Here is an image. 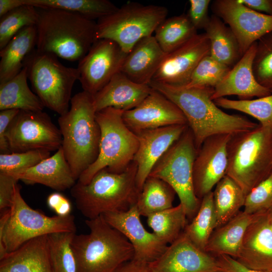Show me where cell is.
<instances>
[{"label":"cell","instance_id":"cell-10","mask_svg":"<svg viewBox=\"0 0 272 272\" xmlns=\"http://www.w3.org/2000/svg\"><path fill=\"white\" fill-rule=\"evenodd\" d=\"M168 13L164 6L128 2L97 20L96 38L111 40L128 53L139 40L152 35Z\"/></svg>","mask_w":272,"mask_h":272},{"label":"cell","instance_id":"cell-32","mask_svg":"<svg viewBox=\"0 0 272 272\" xmlns=\"http://www.w3.org/2000/svg\"><path fill=\"white\" fill-rule=\"evenodd\" d=\"M24 4L37 8L59 9L81 15L94 21L118 9L108 0H24Z\"/></svg>","mask_w":272,"mask_h":272},{"label":"cell","instance_id":"cell-34","mask_svg":"<svg viewBox=\"0 0 272 272\" xmlns=\"http://www.w3.org/2000/svg\"><path fill=\"white\" fill-rule=\"evenodd\" d=\"M196 34L197 30L187 15L182 14L164 20L155 30L154 37L162 50L168 54Z\"/></svg>","mask_w":272,"mask_h":272},{"label":"cell","instance_id":"cell-24","mask_svg":"<svg viewBox=\"0 0 272 272\" xmlns=\"http://www.w3.org/2000/svg\"><path fill=\"white\" fill-rule=\"evenodd\" d=\"M10 175L26 184H40L58 191L71 188L77 180L61 147L33 167Z\"/></svg>","mask_w":272,"mask_h":272},{"label":"cell","instance_id":"cell-1","mask_svg":"<svg viewBox=\"0 0 272 272\" xmlns=\"http://www.w3.org/2000/svg\"><path fill=\"white\" fill-rule=\"evenodd\" d=\"M149 85L182 112L193 135L197 151L210 137L218 134L233 136L259 125L244 116L222 111L211 98L213 88H187L153 81Z\"/></svg>","mask_w":272,"mask_h":272},{"label":"cell","instance_id":"cell-4","mask_svg":"<svg viewBox=\"0 0 272 272\" xmlns=\"http://www.w3.org/2000/svg\"><path fill=\"white\" fill-rule=\"evenodd\" d=\"M137 165L133 161L122 172L104 169L87 184L79 181L71 188L78 209L87 219L105 213L128 210L140 193L136 185Z\"/></svg>","mask_w":272,"mask_h":272},{"label":"cell","instance_id":"cell-37","mask_svg":"<svg viewBox=\"0 0 272 272\" xmlns=\"http://www.w3.org/2000/svg\"><path fill=\"white\" fill-rule=\"evenodd\" d=\"M220 107L240 111L255 118L262 126L272 129V94L248 100H231L225 97L214 100Z\"/></svg>","mask_w":272,"mask_h":272},{"label":"cell","instance_id":"cell-13","mask_svg":"<svg viewBox=\"0 0 272 272\" xmlns=\"http://www.w3.org/2000/svg\"><path fill=\"white\" fill-rule=\"evenodd\" d=\"M114 41L96 39L77 69L83 91L94 96L120 72L127 55Z\"/></svg>","mask_w":272,"mask_h":272},{"label":"cell","instance_id":"cell-30","mask_svg":"<svg viewBox=\"0 0 272 272\" xmlns=\"http://www.w3.org/2000/svg\"><path fill=\"white\" fill-rule=\"evenodd\" d=\"M25 67L12 79L0 84V110L15 109L43 111V104L27 83Z\"/></svg>","mask_w":272,"mask_h":272},{"label":"cell","instance_id":"cell-3","mask_svg":"<svg viewBox=\"0 0 272 272\" xmlns=\"http://www.w3.org/2000/svg\"><path fill=\"white\" fill-rule=\"evenodd\" d=\"M70 103V108L59 116L58 123L61 147L74 177L78 180L98 156L100 129L92 95L83 91L73 96Z\"/></svg>","mask_w":272,"mask_h":272},{"label":"cell","instance_id":"cell-2","mask_svg":"<svg viewBox=\"0 0 272 272\" xmlns=\"http://www.w3.org/2000/svg\"><path fill=\"white\" fill-rule=\"evenodd\" d=\"M37 9L36 49L69 61L81 60L96 40V22L61 10Z\"/></svg>","mask_w":272,"mask_h":272},{"label":"cell","instance_id":"cell-8","mask_svg":"<svg viewBox=\"0 0 272 272\" xmlns=\"http://www.w3.org/2000/svg\"><path fill=\"white\" fill-rule=\"evenodd\" d=\"M124 111L108 107L96 112V119L100 129L98 156L85 170L78 181L89 183L100 170L119 173L133 161L139 147L136 133L125 124L122 117Z\"/></svg>","mask_w":272,"mask_h":272},{"label":"cell","instance_id":"cell-12","mask_svg":"<svg viewBox=\"0 0 272 272\" xmlns=\"http://www.w3.org/2000/svg\"><path fill=\"white\" fill-rule=\"evenodd\" d=\"M7 138L11 153L51 152L62 144L59 128L43 111L20 110L8 127Z\"/></svg>","mask_w":272,"mask_h":272},{"label":"cell","instance_id":"cell-9","mask_svg":"<svg viewBox=\"0 0 272 272\" xmlns=\"http://www.w3.org/2000/svg\"><path fill=\"white\" fill-rule=\"evenodd\" d=\"M23 64L33 92L44 107L59 115L66 112L73 86L79 79L77 67L66 66L55 55L36 48L27 56Z\"/></svg>","mask_w":272,"mask_h":272},{"label":"cell","instance_id":"cell-18","mask_svg":"<svg viewBox=\"0 0 272 272\" xmlns=\"http://www.w3.org/2000/svg\"><path fill=\"white\" fill-rule=\"evenodd\" d=\"M122 117L126 126L136 134L146 130L187 124V120L180 109L153 88L139 105L124 111Z\"/></svg>","mask_w":272,"mask_h":272},{"label":"cell","instance_id":"cell-29","mask_svg":"<svg viewBox=\"0 0 272 272\" xmlns=\"http://www.w3.org/2000/svg\"><path fill=\"white\" fill-rule=\"evenodd\" d=\"M210 42V55L220 62L233 66L241 57L238 41L229 26L215 15L204 29Z\"/></svg>","mask_w":272,"mask_h":272},{"label":"cell","instance_id":"cell-49","mask_svg":"<svg viewBox=\"0 0 272 272\" xmlns=\"http://www.w3.org/2000/svg\"><path fill=\"white\" fill-rule=\"evenodd\" d=\"M250 9L272 16V0H239Z\"/></svg>","mask_w":272,"mask_h":272},{"label":"cell","instance_id":"cell-41","mask_svg":"<svg viewBox=\"0 0 272 272\" xmlns=\"http://www.w3.org/2000/svg\"><path fill=\"white\" fill-rule=\"evenodd\" d=\"M252 69L258 83L272 91V32L257 41Z\"/></svg>","mask_w":272,"mask_h":272},{"label":"cell","instance_id":"cell-50","mask_svg":"<svg viewBox=\"0 0 272 272\" xmlns=\"http://www.w3.org/2000/svg\"><path fill=\"white\" fill-rule=\"evenodd\" d=\"M115 272H154L148 263L133 258L121 265Z\"/></svg>","mask_w":272,"mask_h":272},{"label":"cell","instance_id":"cell-20","mask_svg":"<svg viewBox=\"0 0 272 272\" xmlns=\"http://www.w3.org/2000/svg\"><path fill=\"white\" fill-rule=\"evenodd\" d=\"M188 127L174 125L137 133L139 144L133 161L137 165L136 185L140 192L155 165Z\"/></svg>","mask_w":272,"mask_h":272},{"label":"cell","instance_id":"cell-31","mask_svg":"<svg viewBox=\"0 0 272 272\" xmlns=\"http://www.w3.org/2000/svg\"><path fill=\"white\" fill-rule=\"evenodd\" d=\"M213 193L217 228L241 211L246 195L240 186L226 175L216 184Z\"/></svg>","mask_w":272,"mask_h":272},{"label":"cell","instance_id":"cell-45","mask_svg":"<svg viewBox=\"0 0 272 272\" xmlns=\"http://www.w3.org/2000/svg\"><path fill=\"white\" fill-rule=\"evenodd\" d=\"M18 180L13 176L0 172V210L10 208Z\"/></svg>","mask_w":272,"mask_h":272},{"label":"cell","instance_id":"cell-39","mask_svg":"<svg viewBox=\"0 0 272 272\" xmlns=\"http://www.w3.org/2000/svg\"><path fill=\"white\" fill-rule=\"evenodd\" d=\"M76 232H62L48 235L53 272H76V263L71 246Z\"/></svg>","mask_w":272,"mask_h":272},{"label":"cell","instance_id":"cell-35","mask_svg":"<svg viewBox=\"0 0 272 272\" xmlns=\"http://www.w3.org/2000/svg\"><path fill=\"white\" fill-rule=\"evenodd\" d=\"M147 218V224L153 233L167 245L177 239L188 224V219L180 203Z\"/></svg>","mask_w":272,"mask_h":272},{"label":"cell","instance_id":"cell-15","mask_svg":"<svg viewBox=\"0 0 272 272\" xmlns=\"http://www.w3.org/2000/svg\"><path fill=\"white\" fill-rule=\"evenodd\" d=\"M231 137L230 134L210 137L197 151L193 167V181L195 195L200 200L226 175L228 145Z\"/></svg>","mask_w":272,"mask_h":272},{"label":"cell","instance_id":"cell-25","mask_svg":"<svg viewBox=\"0 0 272 272\" xmlns=\"http://www.w3.org/2000/svg\"><path fill=\"white\" fill-rule=\"evenodd\" d=\"M166 54L154 36L143 38L127 54L120 72L136 83L149 85Z\"/></svg>","mask_w":272,"mask_h":272},{"label":"cell","instance_id":"cell-26","mask_svg":"<svg viewBox=\"0 0 272 272\" xmlns=\"http://www.w3.org/2000/svg\"><path fill=\"white\" fill-rule=\"evenodd\" d=\"M0 272H53L48 235L33 238L0 258Z\"/></svg>","mask_w":272,"mask_h":272},{"label":"cell","instance_id":"cell-6","mask_svg":"<svg viewBox=\"0 0 272 272\" xmlns=\"http://www.w3.org/2000/svg\"><path fill=\"white\" fill-rule=\"evenodd\" d=\"M20 190L17 184L10 208L1 211L0 258L33 238L57 232H76L74 216H46L31 208Z\"/></svg>","mask_w":272,"mask_h":272},{"label":"cell","instance_id":"cell-23","mask_svg":"<svg viewBox=\"0 0 272 272\" xmlns=\"http://www.w3.org/2000/svg\"><path fill=\"white\" fill-rule=\"evenodd\" d=\"M152 89L149 85L136 83L120 72L93 96V104L96 112L108 107L129 110L139 105Z\"/></svg>","mask_w":272,"mask_h":272},{"label":"cell","instance_id":"cell-7","mask_svg":"<svg viewBox=\"0 0 272 272\" xmlns=\"http://www.w3.org/2000/svg\"><path fill=\"white\" fill-rule=\"evenodd\" d=\"M226 175L246 195L272 173V129L259 124L232 136L228 145Z\"/></svg>","mask_w":272,"mask_h":272},{"label":"cell","instance_id":"cell-21","mask_svg":"<svg viewBox=\"0 0 272 272\" xmlns=\"http://www.w3.org/2000/svg\"><path fill=\"white\" fill-rule=\"evenodd\" d=\"M254 43L231 68L220 83L214 89L212 99L236 95L240 100L262 97L272 91L258 83L254 75L252 65L256 49Z\"/></svg>","mask_w":272,"mask_h":272},{"label":"cell","instance_id":"cell-38","mask_svg":"<svg viewBox=\"0 0 272 272\" xmlns=\"http://www.w3.org/2000/svg\"><path fill=\"white\" fill-rule=\"evenodd\" d=\"M38 17L36 8L24 4L0 17V50L22 29L36 26Z\"/></svg>","mask_w":272,"mask_h":272},{"label":"cell","instance_id":"cell-47","mask_svg":"<svg viewBox=\"0 0 272 272\" xmlns=\"http://www.w3.org/2000/svg\"><path fill=\"white\" fill-rule=\"evenodd\" d=\"M46 203L57 216H66L71 214L72 205L70 200L59 192L50 194L47 197Z\"/></svg>","mask_w":272,"mask_h":272},{"label":"cell","instance_id":"cell-51","mask_svg":"<svg viewBox=\"0 0 272 272\" xmlns=\"http://www.w3.org/2000/svg\"><path fill=\"white\" fill-rule=\"evenodd\" d=\"M24 5V0H0V17Z\"/></svg>","mask_w":272,"mask_h":272},{"label":"cell","instance_id":"cell-48","mask_svg":"<svg viewBox=\"0 0 272 272\" xmlns=\"http://www.w3.org/2000/svg\"><path fill=\"white\" fill-rule=\"evenodd\" d=\"M216 259L221 272H272L248 268L235 259L225 255L218 256L216 257Z\"/></svg>","mask_w":272,"mask_h":272},{"label":"cell","instance_id":"cell-19","mask_svg":"<svg viewBox=\"0 0 272 272\" xmlns=\"http://www.w3.org/2000/svg\"><path fill=\"white\" fill-rule=\"evenodd\" d=\"M148 264L154 272H221L216 257L197 247L183 231Z\"/></svg>","mask_w":272,"mask_h":272},{"label":"cell","instance_id":"cell-46","mask_svg":"<svg viewBox=\"0 0 272 272\" xmlns=\"http://www.w3.org/2000/svg\"><path fill=\"white\" fill-rule=\"evenodd\" d=\"M0 111V152L1 154L10 153L7 132L10 123L20 110L9 109Z\"/></svg>","mask_w":272,"mask_h":272},{"label":"cell","instance_id":"cell-42","mask_svg":"<svg viewBox=\"0 0 272 272\" xmlns=\"http://www.w3.org/2000/svg\"><path fill=\"white\" fill-rule=\"evenodd\" d=\"M50 152L33 151L0 154V172L14 174L25 171L49 157Z\"/></svg>","mask_w":272,"mask_h":272},{"label":"cell","instance_id":"cell-16","mask_svg":"<svg viewBox=\"0 0 272 272\" xmlns=\"http://www.w3.org/2000/svg\"><path fill=\"white\" fill-rule=\"evenodd\" d=\"M210 52V45L207 34H196L166 54L152 81L173 86H185L198 63Z\"/></svg>","mask_w":272,"mask_h":272},{"label":"cell","instance_id":"cell-22","mask_svg":"<svg viewBox=\"0 0 272 272\" xmlns=\"http://www.w3.org/2000/svg\"><path fill=\"white\" fill-rule=\"evenodd\" d=\"M235 259L251 269L272 271V230L266 212L247 227Z\"/></svg>","mask_w":272,"mask_h":272},{"label":"cell","instance_id":"cell-5","mask_svg":"<svg viewBox=\"0 0 272 272\" xmlns=\"http://www.w3.org/2000/svg\"><path fill=\"white\" fill-rule=\"evenodd\" d=\"M85 223L89 232L75 234L71 242L76 272H115L133 258L131 244L102 215L87 219Z\"/></svg>","mask_w":272,"mask_h":272},{"label":"cell","instance_id":"cell-36","mask_svg":"<svg viewBox=\"0 0 272 272\" xmlns=\"http://www.w3.org/2000/svg\"><path fill=\"white\" fill-rule=\"evenodd\" d=\"M216 227V217L212 191L201 199L195 216L185 226L183 232L194 245L205 251Z\"/></svg>","mask_w":272,"mask_h":272},{"label":"cell","instance_id":"cell-33","mask_svg":"<svg viewBox=\"0 0 272 272\" xmlns=\"http://www.w3.org/2000/svg\"><path fill=\"white\" fill-rule=\"evenodd\" d=\"M176 192L164 181L152 176L146 180L136 202L141 216H148L172 208Z\"/></svg>","mask_w":272,"mask_h":272},{"label":"cell","instance_id":"cell-14","mask_svg":"<svg viewBox=\"0 0 272 272\" xmlns=\"http://www.w3.org/2000/svg\"><path fill=\"white\" fill-rule=\"evenodd\" d=\"M211 9L234 34L242 56L254 43L272 32V16L256 12L239 0H216Z\"/></svg>","mask_w":272,"mask_h":272},{"label":"cell","instance_id":"cell-43","mask_svg":"<svg viewBox=\"0 0 272 272\" xmlns=\"http://www.w3.org/2000/svg\"><path fill=\"white\" fill-rule=\"evenodd\" d=\"M243 209L250 214L272 209V173L246 194Z\"/></svg>","mask_w":272,"mask_h":272},{"label":"cell","instance_id":"cell-28","mask_svg":"<svg viewBox=\"0 0 272 272\" xmlns=\"http://www.w3.org/2000/svg\"><path fill=\"white\" fill-rule=\"evenodd\" d=\"M36 27L31 26L20 30L0 50V84L21 72L25 58L36 48Z\"/></svg>","mask_w":272,"mask_h":272},{"label":"cell","instance_id":"cell-44","mask_svg":"<svg viewBox=\"0 0 272 272\" xmlns=\"http://www.w3.org/2000/svg\"><path fill=\"white\" fill-rule=\"evenodd\" d=\"M189 9L187 14L191 23L197 30L205 29L210 17L208 15L210 0H189Z\"/></svg>","mask_w":272,"mask_h":272},{"label":"cell","instance_id":"cell-17","mask_svg":"<svg viewBox=\"0 0 272 272\" xmlns=\"http://www.w3.org/2000/svg\"><path fill=\"white\" fill-rule=\"evenodd\" d=\"M102 216L131 244L134 259L149 263L159 258L168 246L153 233L145 228L136 203L126 211L109 212Z\"/></svg>","mask_w":272,"mask_h":272},{"label":"cell","instance_id":"cell-52","mask_svg":"<svg viewBox=\"0 0 272 272\" xmlns=\"http://www.w3.org/2000/svg\"><path fill=\"white\" fill-rule=\"evenodd\" d=\"M268 222L272 230V209L266 212Z\"/></svg>","mask_w":272,"mask_h":272},{"label":"cell","instance_id":"cell-11","mask_svg":"<svg viewBox=\"0 0 272 272\" xmlns=\"http://www.w3.org/2000/svg\"><path fill=\"white\" fill-rule=\"evenodd\" d=\"M197 153L193 135L188 127L159 160L149 175L172 187L190 220L195 216L201 202L195 195L193 181V167Z\"/></svg>","mask_w":272,"mask_h":272},{"label":"cell","instance_id":"cell-27","mask_svg":"<svg viewBox=\"0 0 272 272\" xmlns=\"http://www.w3.org/2000/svg\"><path fill=\"white\" fill-rule=\"evenodd\" d=\"M261 213L250 214L239 212L214 230L205 251L215 257L225 255L236 259L247 227Z\"/></svg>","mask_w":272,"mask_h":272},{"label":"cell","instance_id":"cell-40","mask_svg":"<svg viewBox=\"0 0 272 272\" xmlns=\"http://www.w3.org/2000/svg\"><path fill=\"white\" fill-rule=\"evenodd\" d=\"M231 68L217 61L210 54L208 55L199 61L188 83L184 86L214 89Z\"/></svg>","mask_w":272,"mask_h":272}]
</instances>
